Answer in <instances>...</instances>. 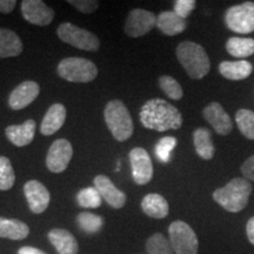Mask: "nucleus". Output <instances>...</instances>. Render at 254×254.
I'll return each instance as SVG.
<instances>
[{"label":"nucleus","mask_w":254,"mask_h":254,"mask_svg":"<svg viewBox=\"0 0 254 254\" xmlns=\"http://www.w3.org/2000/svg\"><path fill=\"white\" fill-rule=\"evenodd\" d=\"M140 122L144 127L158 132L178 129L183 125V116L166 100L151 99L140 110Z\"/></svg>","instance_id":"nucleus-1"},{"label":"nucleus","mask_w":254,"mask_h":254,"mask_svg":"<svg viewBox=\"0 0 254 254\" xmlns=\"http://www.w3.org/2000/svg\"><path fill=\"white\" fill-rule=\"evenodd\" d=\"M252 185L245 178H234L226 186L215 190L213 199L222 208L232 213H238L247 206Z\"/></svg>","instance_id":"nucleus-2"},{"label":"nucleus","mask_w":254,"mask_h":254,"mask_svg":"<svg viewBox=\"0 0 254 254\" xmlns=\"http://www.w3.org/2000/svg\"><path fill=\"white\" fill-rule=\"evenodd\" d=\"M177 58L192 79L204 78L211 69V62L205 49L193 41H184L179 44Z\"/></svg>","instance_id":"nucleus-3"},{"label":"nucleus","mask_w":254,"mask_h":254,"mask_svg":"<svg viewBox=\"0 0 254 254\" xmlns=\"http://www.w3.org/2000/svg\"><path fill=\"white\" fill-rule=\"evenodd\" d=\"M106 125L112 133L114 139L125 141L133 134V120L125 104L120 100H111L104 111Z\"/></svg>","instance_id":"nucleus-4"},{"label":"nucleus","mask_w":254,"mask_h":254,"mask_svg":"<svg viewBox=\"0 0 254 254\" xmlns=\"http://www.w3.org/2000/svg\"><path fill=\"white\" fill-rule=\"evenodd\" d=\"M58 74L71 82H90L98 75V68L91 60L73 57L59 63Z\"/></svg>","instance_id":"nucleus-5"},{"label":"nucleus","mask_w":254,"mask_h":254,"mask_svg":"<svg viewBox=\"0 0 254 254\" xmlns=\"http://www.w3.org/2000/svg\"><path fill=\"white\" fill-rule=\"evenodd\" d=\"M170 241L176 254H198L199 241L195 232L185 221H173L168 227Z\"/></svg>","instance_id":"nucleus-6"},{"label":"nucleus","mask_w":254,"mask_h":254,"mask_svg":"<svg viewBox=\"0 0 254 254\" xmlns=\"http://www.w3.org/2000/svg\"><path fill=\"white\" fill-rule=\"evenodd\" d=\"M59 39L64 43L84 51H98L100 41L92 32L84 30L71 23H64L57 30Z\"/></svg>","instance_id":"nucleus-7"},{"label":"nucleus","mask_w":254,"mask_h":254,"mask_svg":"<svg viewBox=\"0 0 254 254\" xmlns=\"http://www.w3.org/2000/svg\"><path fill=\"white\" fill-rule=\"evenodd\" d=\"M225 23L236 33H252L254 32V2L246 1L232 6L225 13Z\"/></svg>","instance_id":"nucleus-8"},{"label":"nucleus","mask_w":254,"mask_h":254,"mask_svg":"<svg viewBox=\"0 0 254 254\" xmlns=\"http://www.w3.org/2000/svg\"><path fill=\"white\" fill-rule=\"evenodd\" d=\"M157 26V17L150 11L135 8L129 12L125 23V33L128 37L139 38L147 34Z\"/></svg>","instance_id":"nucleus-9"},{"label":"nucleus","mask_w":254,"mask_h":254,"mask_svg":"<svg viewBox=\"0 0 254 254\" xmlns=\"http://www.w3.org/2000/svg\"><path fill=\"white\" fill-rule=\"evenodd\" d=\"M73 157V147L66 139H58L51 145L46 157V166L52 173H62Z\"/></svg>","instance_id":"nucleus-10"},{"label":"nucleus","mask_w":254,"mask_h":254,"mask_svg":"<svg viewBox=\"0 0 254 254\" xmlns=\"http://www.w3.org/2000/svg\"><path fill=\"white\" fill-rule=\"evenodd\" d=\"M129 161L132 166V177L135 184L146 185L153 177V165L147 151L142 147H135L129 152Z\"/></svg>","instance_id":"nucleus-11"},{"label":"nucleus","mask_w":254,"mask_h":254,"mask_svg":"<svg viewBox=\"0 0 254 254\" xmlns=\"http://www.w3.org/2000/svg\"><path fill=\"white\" fill-rule=\"evenodd\" d=\"M21 13L25 20L38 26H47L52 23L55 12L41 0H24Z\"/></svg>","instance_id":"nucleus-12"},{"label":"nucleus","mask_w":254,"mask_h":254,"mask_svg":"<svg viewBox=\"0 0 254 254\" xmlns=\"http://www.w3.org/2000/svg\"><path fill=\"white\" fill-rule=\"evenodd\" d=\"M24 193L26 196L28 207L33 213L40 214L49 207L51 195L49 190L38 180H30L25 184Z\"/></svg>","instance_id":"nucleus-13"},{"label":"nucleus","mask_w":254,"mask_h":254,"mask_svg":"<svg viewBox=\"0 0 254 254\" xmlns=\"http://www.w3.org/2000/svg\"><path fill=\"white\" fill-rule=\"evenodd\" d=\"M40 93V87L37 82L26 80L18 85L12 91L8 98V105L12 110H23L37 99Z\"/></svg>","instance_id":"nucleus-14"},{"label":"nucleus","mask_w":254,"mask_h":254,"mask_svg":"<svg viewBox=\"0 0 254 254\" xmlns=\"http://www.w3.org/2000/svg\"><path fill=\"white\" fill-rule=\"evenodd\" d=\"M94 187L100 193L101 198L105 199L113 208H122L126 202V194L117 189L109 177L99 174L94 178Z\"/></svg>","instance_id":"nucleus-15"},{"label":"nucleus","mask_w":254,"mask_h":254,"mask_svg":"<svg viewBox=\"0 0 254 254\" xmlns=\"http://www.w3.org/2000/svg\"><path fill=\"white\" fill-rule=\"evenodd\" d=\"M204 118L211 124L214 131L220 135H226L233 128V123L230 116L225 112L222 106L218 103H211L204 109Z\"/></svg>","instance_id":"nucleus-16"},{"label":"nucleus","mask_w":254,"mask_h":254,"mask_svg":"<svg viewBox=\"0 0 254 254\" xmlns=\"http://www.w3.org/2000/svg\"><path fill=\"white\" fill-rule=\"evenodd\" d=\"M36 127V122L33 119H28L21 125H11L6 127L5 134L12 144L18 147H24L33 141Z\"/></svg>","instance_id":"nucleus-17"},{"label":"nucleus","mask_w":254,"mask_h":254,"mask_svg":"<svg viewBox=\"0 0 254 254\" xmlns=\"http://www.w3.org/2000/svg\"><path fill=\"white\" fill-rule=\"evenodd\" d=\"M66 119V109L62 104H53L41 122L40 132L44 135H52L62 128Z\"/></svg>","instance_id":"nucleus-18"},{"label":"nucleus","mask_w":254,"mask_h":254,"mask_svg":"<svg viewBox=\"0 0 254 254\" xmlns=\"http://www.w3.org/2000/svg\"><path fill=\"white\" fill-rule=\"evenodd\" d=\"M49 240L59 254H77L78 241L72 233L63 228H55L49 232Z\"/></svg>","instance_id":"nucleus-19"},{"label":"nucleus","mask_w":254,"mask_h":254,"mask_svg":"<svg viewBox=\"0 0 254 254\" xmlns=\"http://www.w3.org/2000/svg\"><path fill=\"white\" fill-rule=\"evenodd\" d=\"M157 27L166 36H177L186 30L187 23L174 11H165L157 17Z\"/></svg>","instance_id":"nucleus-20"},{"label":"nucleus","mask_w":254,"mask_h":254,"mask_svg":"<svg viewBox=\"0 0 254 254\" xmlns=\"http://www.w3.org/2000/svg\"><path fill=\"white\" fill-rule=\"evenodd\" d=\"M141 208L145 214L154 219H164L168 215V202L163 195L158 193H151L142 199Z\"/></svg>","instance_id":"nucleus-21"},{"label":"nucleus","mask_w":254,"mask_h":254,"mask_svg":"<svg viewBox=\"0 0 254 254\" xmlns=\"http://www.w3.org/2000/svg\"><path fill=\"white\" fill-rule=\"evenodd\" d=\"M23 52V43L17 33L7 28H0V58L17 57Z\"/></svg>","instance_id":"nucleus-22"},{"label":"nucleus","mask_w":254,"mask_h":254,"mask_svg":"<svg viewBox=\"0 0 254 254\" xmlns=\"http://www.w3.org/2000/svg\"><path fill=\"white\" fill-rule=\"evenodd\" d=\"M253 71L252 65L246 60L222 62L219 65V72L228 80H243L249 78Z\"/></svg>","instance_id":"nucleus-23"},{"label":"nucleus","mask_w":254,"mask_h":254,"mask_svg":"<svg viewBox=\"0 0 254 254\" xmlns=\"http://www.w3.org/2000/svg\"><path fill=\"white\" fill-rule=\"evenodd\" d=\"M28 234H30V228L24 221L0 217V238L23 240L27 238Z\"/></svg>","instance_id":"nucleus-24"},{"label":"nucleus","mask_w":254,"mask_h":254,"mask_svg":"<svg viewBox=\"0 0 254 254\" xmlns=\"http://www.w3.org/2000/svg\"><path fill=\"white\" fill-rule=\"evenodd\" d=\"M193 142L196 154L200 158L209 160L214 155V145L212 141L211 132L207 128H196L193 133Z\"/></svg>","instance_id":"nucleus-25"},{"label":"nucleus","mask_w":254,"mask_h":254,"mask_svg":"<svg viewBox=\"0 0 254 254\" xmlns=\"http://www.w3.org/2000/svg\"><path fill=\"white\" fill-rule=\"evenodd\" d=\"M226 50L236 58H247L254 53V39L251 38H230L226 43Z\"/></svg>","instance_id":"nucleus-26"},{"label":"nucleus","mask_w":254,"mask_h":254,"mask_svg":"<svg viewBox=\"0 0 254 254\" xmlns=\"http://www.w3.org/2000/svg\"><path fill=\"white\" fill-rule=\"evenodd\" d=\"M147 254H174L172 244L164 234L155 233L146 241Z\"/></svg>","instance_id":"nucleus-27"},{"label":"nucleus","mask_w":254,"mask_h":254,"mask_svg":"<svg viewBox=\"0 0 254 254\" xmlns=\"http://www.w3.org/2000/svg\"><path fill=\"white\" fill-rule=\"evenodd\" d=\"M237 125L239 127L240 132L246 136L247 139L254 140V112L253 111L243 109L237 112L236 116Z\"/></svg>","instance_id":"nucleus-28"},{"label":"nucleus","mask_w":254,"mask_h":254,"mask_svg":"<svg viewBox=\"0 0 254 254\" xmlns=\"http://www.w3.org/2000/svg\"><path fill=\"white\" fill-rule=\"evenodd\" d=\"M77 222L79 228L86 233H97L103 227L104 219L100 215L90 213V212H82L77 217Z\"/></svg>","instance_id":"nucleus-29"},{"label":"nucleus","mask_w":254,"mask_h":254,"mask_svg":"<svg viewBox=\"0 0 254 254\" xmlns=\"http://www.w3.org/2000/svg\"><path fill=\"white\" fill-rule=\"evenodd\" d=\"M77 201L84 208H98L101 206V195L95 187H86L79 190Z\"/></svg>","instance_id":"nucleus-30"},{"label":"nucleus","mask_w":254,"mask_h":254,"mask_svg":"<svg viewBox=\"0 0 254 254\" xmlns=\"http://www.w3.org/2000/svg\"><path fill=\"white\" fill-rule=\"evenodd\" d=\"M15 174L8 158L0 157V190H8L14 185Z\"/></svg>","instance_id":"nucleus-31"},{"label":"nucleus","mask_w":254,"mask_h":254,"mask_svg":"<svg viewBox=\"0 0 254 254\" xmlns=\"http://www.w3.org/2000/svg\"><path fill=\"white\" fill-rule=\"evenodd\" d=\"M159 86L168 98L173 100H180L183 98L184 92L180 84L176 79L170 75H163L159 78Z\"/></svg>","instance_id":"nucleus-32"},{"label":"nucleus","mask_w":254,"mask_h":254,"mask_svg":"<svg viewBox=\"0 0 254 254\" xmlns=\"http://www.w3.org/2000/svg\"><path fill=\"white\" fill-rule=\"evenodd\" d=\"M177 139L174 136H164L155 146V155L158 160L163 164H167L171 159V153L176 148Z\"/></svg>","instance_id":"nucleus-33"},{"label":"nucleus","mask_w":254,"mask_h":254,"mask_svg":"<svg viewBox=\"0 0 254 254\" xmlns=\"http://www.w3.org/2000/svg\"><path fill=\"white\" fill-rule=\"evenodd\" d=\"M196 2L194 0H177L174 2V12L180 18L186 19L190 14V12L195 8Z\"/></svg>","instance_id":"nucleus-34"},{"label":"nucleus","mask_w":254,"mask_h":254,"mask_svg":"<svg viewBox=\"0 0 254 254\" xmlns=\"http://www.w3.org/2000/svg\"><path fill=\"white\" fill-rule=\"evenodd\" d=\"M67 2L77 8L78 11H80L81 13L86 14L94 12L99 6V1H95V0H68Z\"/></svg>","instance_id":"nucleus-35"},{"label":"nucleus","mask_w":254,"mask_h":254,"mask_svg":"<svg viewBox=\"0 0 254 254\" xmlns=\"http://www.w3.org/2000/svg\"><path fill=\"white\" fill-rule=\"evenodd\" d=\"M241 172L247 180H252L254 182V155L250 157L245 163L241 166Z\"/></svg>","instance_id":"nucleus-36"},{"label":"nucleus","mask_w":254,"mask_h":254,"mask_svg":"<svg viewBox=\"0 0 254 254\" xmlns=\"http://www.w3.org/2000/svg\"><path fill=\"white\" fill-rule=\"evenodd\" d=\"M15 0H0V12L1 13H11L15 7Z\"/></svg>","instance_id":"nucleus-37"},{"label":"nucleus","mask_w":254,"mask_h":254,"mask_svg":"<svg viewBox=\"0 0 254 254\" xmlns=\"http://www.w3.org/2000/svg\"><path fill=\"white\" fill-rule=\"evenodd\" d=\"M246 233H247V238H249L250 243L252 244V245H254V217L251 218L249 222H247Z\"/></svg>","instance_id":"nucleus-38"},{"label":"nucleus","mask_w":254,"mask_h":254,"mask_svg":"<svg viewBox=\"0 0 254 254\" xmlns=\"http://www.w3.org/2000/svg\"><path fill=\"white\" fill-rule=\"evenodd\" d=\"M18 254H46V253L39 249H36V247L25 246V247H21V249L18 251Z\"/></svg>","instance_id":"nucleus-39"}]
</instances>
